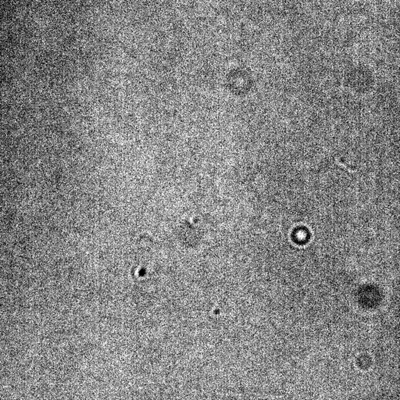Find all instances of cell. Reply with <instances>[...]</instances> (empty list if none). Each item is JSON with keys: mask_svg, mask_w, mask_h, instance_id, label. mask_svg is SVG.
Returning a JSON list of instances; mask_svg holds the SVG:
<instances>
[{"mask_svg": "<svg viewBox=\"0 0 400 400\" xmlns=\"http://www.w3.org/2000/svg\"><path fill=\"white\" fill-rule=\"evenodd\" d=\"M335 163H336L337 165L339 166L341 168H344V169H346V171H349V172L354 173L356 171V170H353L351 168H349V166L346 165V164L340 161L338 158H335Z\"/></svg>", "mask_w": 400, "mask_h": 400, "instance_id": "obj_1", "label": "cell"}]
</instances>
